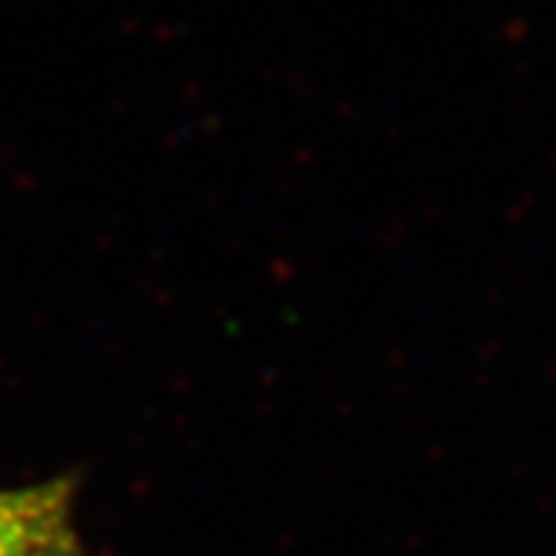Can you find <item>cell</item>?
<instances>
[{
	"mask_svg": "<svg viewBox=\"0 0 556 556\" xmlns=\"http://www.w3.org/2000/svg\"><path fill=\"white\" fill-rule=\"evenodd\" d=\"M0 556H85L67 483L0 490Z\"/></svg>",
	"mask_w": 556,
	"mask_h": 556,
	"instance_id": "cell-1",
	"label": "cell"
}]
</instances>
